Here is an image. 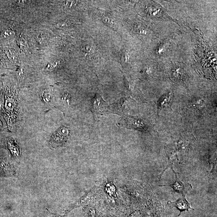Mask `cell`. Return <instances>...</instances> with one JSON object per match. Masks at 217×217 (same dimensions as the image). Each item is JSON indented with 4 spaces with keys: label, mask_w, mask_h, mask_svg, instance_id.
Listing matches in <instances>:
<instances>
[{
    "label": "cell",
    "mask_w": 217,
    "mask_h": 217,
    "mask_svg": "<svg viewBox=\"0 0 217 217\" xmlns=\"http://www.w3.org/2000/svg\"><path fill=\"white\" fill-rule=\"evenodd\" d=\"M69 134V130L68 128L61 127L52 134L49 141V144L52 147L63 145L66 142Z\"/></svg>",
    "instance_id": "6da1fadb"
},
{
    "label": "cell",
    "mask_w": 217,
    "mask_h": 217,
    "mask_svg": "<svg viewBox=\"0 0 217 217\" xmlns=\"http://www.w3.org/2000/svg\"><path fill=\"white\" fill-rule=\"evenodd\" d=\"M172 170L173 173L175 175V181L173 184L170 185H159L161 187H170L172 188L174 192H176L181 195V197L186 198V195L187 192L192 189V185L190 183L182 182L179 179L177 175V173L173 169Z\"/></svg>",
    "instance_id": "7a4b0ae2"
},
{
    "label": "cell",
    "mask_w": 217,
    "mask_h": 217,
    "mask_svg": "<svg viewBox=\"0 0 217 217\" xmlns=\"http://www.w3.org/2000/svg\"><path fill=\"white\" fill-rule=\"evenodd\" d=\"M168 206L170 208H175L180 211L179 214H181L182 211H189L190 210H194L191 208L190 203L188 202L186 198L181 197L175 201H169L167 202Z\"/></svg>",
    "instance_id": "3957f363"
},
{
    "label": "cell",
    "mask_w": 217,
    "mask_h": 217,
    "mask_svg": "<svg viewBox=\"0 0 217 217\" xmlns=\"http://www.w3.org/2000/svg\"><path fill=\"white\" fill-rule=\"evenodd\" d=\"M122 125H124L125 127H126L128 128H131V129H134L135 130H142V131H145V125L144 123L142 120L139 119L133 118H132L127 117L124 118L122 119Z\"/></svg>",
    "instance_id": "277c9868"
},
{
    "label": "cell",
    "mask_w": 217,
    "mask_h": 217,
    "mask_svg": "<svg viewBox=\"0 0 217 217\" xmlns=\"http://www.w3.org/2000/svg\"><path fill=\"white\" fill-rule=\"evenodd\" d=\"M105 103L99 95H96L92 102V107L93 112L101 114L106 113L107 109Z\"/></svg>",
    "instance_id": "5b68a950"
},
{
    "label": "cell",
    "mask_w": 217,
    "mask_h": 217,
    "mask_svg": "<svg viewBox=\"0 0 217 217\" xmlns=\"http://www.w3.org/2000/svg\"><path fill=\"white\" fill-rule=\"evenodd\" d=\"M171 94H167L162 96L159 100L158 108L160 110H164L169 107L171 105Z\"/></svg>",
    "instance_id": "8992f818"
},
{
    "label": "cell",
    "mask_w": 217,
    "mask_h": 217,
    "mask_svg": "<svg viewBox=\"0 0 217 217\" xmlns=\"http://www.w3.org/2000/svg\"><path fill=\"white\" fill-rule=\"evenodd\" d=\"M15 172L14 169L9 164L4 161H0V174L14 175Z\"/></svg>",
    "instance_id": "52a82bcc"
},
{
    "label": "cell",
    "mask_w": 217,
    "mask_h": 217,
    "mask_svg": "<svg viewBox=\"0 0 217 217\" xmlns=\"http://www.w3.org/2000/svg\"><path fill=\"white\" fill-rule=\"evenodd\" d=\"M8 146L13 156L15 157H17L18 156H19V151L18 148L15 144H14L13 142L12 141H9L8 142Z\"/></svg>",
    "instance_id": "ba28073f"
},
{
    "label": "cell",
    "mask_w": 217,
    "mask_h": 217,
    "mask_svg": "<svg viewBox=\"0 0 217 217\" xmlns=\"http://www.w3.org/2000/svg\"><path fill=\"white\" fill-rule=\"evenodd\" d=\"M42 97L43 102L45 103H48L51 102L52 95L50 91L46 90L43 91Z\"/></svg>",
    "instance_id": "9c48e42d"
},
{
    "label": "cell",
    "mask_w": 217,
    "mask_h": 217,
    "mask_svg": "<svg viewBox=\"0 0 217 217\" xmlns=\"http://www.w3.org/2000/svg\"><path fill=\"white\" fill-rule=\"evenodd\" d=\"M15 102H14V100L12 98H7L6 100V103H5V108L7 111H12L14 110L13 108L15 107Z\"/></svg>",
    "instance_id": "30bf717a"
},
{
    "label": "cell",
    "mask_w": 217,
    "mask_h": 217,
    "mask_svg": "<svg viewBox=\"0 0 217 217\" xmlns=\"http://www.w3.org/2000/svg\"><path fill=\"white\" fill-rule=\"evenodd\" d=\"M59 63V62L58 61H54L51 62L50 63L48 64L46 67V69L47 71H53L58 66Z\"/></svg>",
    "instance_id": "8fae6325"
},
{
    "label": "cell",
    "mask_w": 217,
    "mask_h": 217,
    "mask_svg": "<svg viewBox=\"0 0 217 217\" xmlns=\"http://www.w3.org/2000/svg\"><path fill=\"white\" fill-rule=\"evenodd\" d=\"M194 105L196 107L197 109L199 110H203L205 107L204 101L200 99H197L195 101Z\"/></svg>",
    "instance_id": "7c38bea8"
},
{
    "label": "cell",
    "mask_w": 217,
    "mask_h": 217,
    "mask_svg": "<svg viewBox=\"0 0 217 217\" xmlns=\"http://www.w3.org/2000/svg\"><path fill=\"white\" fill-rule=\"evenodd\" d=\"M14 33L11 30H6L3 33V36L4 38L8 39L12 37L14 35Z\"/></svg>",
    "instance_id": "4fadbf2b"
},
{
    "label": "cell",
    "mask_w": 217,
    "mask_h": 217,
    "mask_svg": "<svg viewBox=\"0 0 217 217\" xmlns=\"http://www.w3.org/2000/svg\"><path fill=\"white\" fill-rule=\"evenodd\" d=\"M76 2L75 1H66L64 2V5L66 7L71 8L76 5Z\"/></svg>",
    "instance_id": "5bb4252c"
},
{
    "label": "cell",
    "mask_w": 217,
    "mask_h": 217,
    "mask_svg": "<svg viewBox=\"0 0 217 217\" xmlns=\"http://www.w3.org/2000/svg\"><path fill=\"white\" fill-rule=\"evenodd\" d=\"M88 213L90 217H98L97 214L96 213V211L93 208H90L88 211Z\"/></svg>",
    "instance_id": "9a60e30c"
},
{
    "label": "cell",
    "mask_w": 217,
    "mask_h": 217,
    "mask_svg": "<svg viewBox=\"0 0 217 217\" xmlns=\"http://www.w3.org/2000/svg\"><path fill=\"white\" fill-rule=\"evenodd\" d=\"M50 215L49 217H65L66 215H60L57 214V213H52L50 211Z\"/></svg>",
    "instance_id": "2e32d148"
},
{
    "label": "cell",
    "mask_w": 217,
    "mask_h": 217,
    "mask_svg": "<svg viewBox=\"0 0 217 217\" xmlns=\"http://www.w3.org/2000/svg\"><path fill=\"white\" fill-rule=\"evenodd\" d=\"M2 123L1 122V120H0V128L2 126Z\"/></svg>",
    "instance_id": "e0dca14e"
},
{
    "label": "cell",
    "mask_w": 217,
    "mask_h": 217,
    "mask_svg": "<svg viewBox=\"0 0 217 217\" xmlns=\"http://www.w3.org/2000/svg\"><path fill=\"white\" fill-rule=\"evenodd\" d=\"M107 217H115L113 216H107Z\"/></svg>",
    "instance_id": "ac0fdd59"
},
{
    "label": "cell",
    "mask_w": 217,
    "mask_h": 217,
    "mask_svg": "<svg viewBox=\"0 0 217 217\" xmlns=\"http://www.w3.org/2000/svg\"><path fill=\"white\" fill-rule=\"evenodd\" d=\"M180 215H181V214H179V215H178L177 216V217H179L180 216Z\"/></svg>",
    "instance_id": "d6986e66"
}]
</instances>
